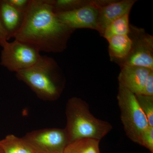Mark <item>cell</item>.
Segmentation results:
<instances>
[{
    "label": "cell",
    "instance_id": "6da1fadb",
    "mask_svg": "<svg viewBox=\"0 0 153 153\" xmlns=\"http://www.w3.org/2000/svg\"><path fill=\"white\" fill-rule=\"evenodd\" d=\"M74 31L60 21L51 0H30L22 26L14 38L40 52L60 53L66 49Z\"/></svg>",
    "mask_w": 153,
    "mask_h": 153
},
{
    "label": "cell",
    "instance_id": "7a4b0ae2",
    "mask_svg": "<svg viewBox=\"0 0 153 153\" xmlns=\"http://www.w3.org/2000/svg\"><path fill=\"white\" fill-rule=\"evenodd\" d=\"M66 129L69 143L89 138L100 141L112 129L111 125L94 116L87 102L76 97L70 98L66 105Z\"/></svg>",
    "mask_w": 153,
    "mask_h": 153
},
{
    "label": "cell",
    "instance_id": "3957f363",
    "mask_svg": "<svg viewBox=\"0 0 153 153\" xmlns=\"http://www.w3.org/2000/svg\"><path fill=\"white\" fill-rule=\"evenodd\" d=\"M16 76L43 100L52 101L60 96V68L52 57L41 55L35 65L17 72Z\"/></svg>",
    "mask_w": 153,
    "mask_h": 153
},
{
    "label": "cell",
    "instance_id": "277c9868",
    "mask_svg": "<svg viewBox=\"0 0 153 153\" xmlns=\"http://www.w3.org/2000/svg\"><path fill=\"white\" fill-rule=\"evenodd\" d=\"M117 99L121 120L127 136L133 142L140 145L143 134L149 125L135 95L119 84Z\"/></svg>",
    "mask_w": 153,
    "mask_h": 153
},
{
    "label": "cell",
    "instance_id": "5b68a950",
    "mask_svg": "<svg viewBox=\"0 0 153 153\" xmlns=\"http://www.w3.org/2000/svg\"><path fill=\"white\" fill-rule=\"evenodd\" d=\"M2 48L1 65L16 73L35 65L41 57L36 48L17 40L7 41Z\"/></svg>",
    "mask_w": 153,
    "mask_h": 153
},
{
    "label": "cell",
    "instance_id": "8992f818",
    "mask_svg": "<svg viewBox=\"0 0 153 153\" xmlns=\"http://www.w3.org/2000/svg\"><path fill=\"white\" fill-rule=\"evenodd\" d=\"M132 41L130 52L125 60L118 64L137 66L153 70V37L144 29L130 25L128 35Z\"/></svg>",
    "mask_w": 153,
    "mask_h": 153
},
{
    "label": "cell",
    "instance_id": "52a82bcc",
    "mask_svg": "<svg viewBox=\"0 0 153 153\" xmlns=\"http://www.w3.org/2000/svg\"><path fill=\"white\" fill-rule=\"evenodd\" d=\"M23 138L35 153H63L69 144L65 128H46L28 133Z\"/></svg>",
    "mask_w": 153,
    "mask_h": 153
},
{
    "label": "cell",
    "instance_id": "ba28073f",
    "mask_svg": "<svg viewBox=\"0 0 153 153\" xmlns=\"http://www.w3.org/2000/svg\"><path fill=\"white\" fill-rule=\"evenodd\" d=\"M111 1H92L90 4L79 8L56 14L60 21L72 30L87 28L97 31L99 9Z\"/></svg>",
    "mask_w": 153,
    "mask_h": 153
},
{
    "label": "cell",
    "instance_id": "9c48e42d",
    "mask_svg": "<svg viewBox=\"0 0 153 153\" xmlns=\"http://www.w3.org/2000/svg\"><path fill=\"white\" fill-rule=\"evenodd\" d=\"M136 1H111L99 9L97 21V31L102 36L105 28L121 17L129 14Z\"/></svg>",
    "mask_w": 153,
    "mask_h": 153
},
{
    "label": "cell",
    "instance_id": "30bf717a",
    "mask_svg": "<svg viewBox=\"0 0 153 153\" xmlns=\"http://www.w3.org/2000/svg\"><path fill=\"white\" fill-rule=\"evenodd\" d=\"M152 69L137 66H124L118 77L119 84L134 94H141Z\"/></svg>",
    "mask_w": 153,
    "mask_h": 153
},
{
    "label": "cell",
    "instance_id": "8fae6325",
    "mask_svg": "<svg viewBox=\"0 0 153 153\" xmlns=\"http://www.w3.org/2000/svg\"><path fill=\"white\" fill-rule=\"evenodd\" d=\"M25 12L17 10L7 0H0V19L6 30L8 41L14 38L24 21Z\"/></svg>",
    "mask_w": 153,
    "mask_h": 153
},
{
    "label": "cell",
    "instance_id": "7c38bea8",
    "mask_svg": "<svg viewBox=\"0 0 153 153\" xmlns=\"http://www.w3.org/2000/svg\"><path fill=\"white\" fill-rule=\"evenodd\" d=\"M108 52L111 61L119 64L128 56L132 41L128 35H117L107 39Z\"/></svg>",
    "mask_w": 153,
    "mask_h": 153
},
{
    "label": "cell",
    "instance_id": "4fadbf2b",
    "mask_svg": "<svg viewBox=\"0 0 153 153\" xmlns=\"http://www.w3.org/2000/svg\"><path fill=\"white\" fill-rule=\"evenodd\" d=\"M0 148L3 153H35L23 138L13 134L0 141Z\"/></svg>",
    "mask_w": 153,
    "mask_h": 153
},
{
    "label": "cell",
    "instance_id": "5bb4252c",
    "mask_svg": "<svg viewBox=\"0 0 153 153\" xmlns=\"http://www.w3.org/2000/svg\"><path fill=\"white\" fill-rule=\"evenodd\" d=\"M100 141L92 139H81L68 144L63 153H101Z\"/></svg>",
    "mask_w": 153,
    "mask_h": 153
},
{
    "label": "cell",
    "instance_id": "9a60e30c",
    "mask_svg": "<svg viewBox=\"0 0 153 153\" xmlns=\"http://www.w3.org/2000/svg\"><path fill=\"white\" fill-rule=\"evenodd\" d=\"M129 15L126 14L110 24L105 30L102 36L106 40L117 35H128L130 32Z\"/></svg>",
    "mask_w": 153,
    "mask_h": 153
},
{
    "label": "cell",
    "instance_id": "2e32d148",
    "mask_svg": "<svg viewBox=\"0 0 153 153\" xmlns=\"http://www.w3.org/2000/svg\"><path fill=\"white\" fill-rule=\"evenodd\" d=\"M55 13L68 12L90 4L92 1L85 0H51Z\"/></svg>",
    "mask_w": 153,
    "mask_h": 153
},
{
    "label": "cell",
    "instance_id": "e0dca14e",
    "mask_svg": "<svg viewBox=\"0 0 153 153\" xmlns=\"http://www.w3.org/2000/svg\"><path fill=\"white\" fill-rule=\"evenodd\" d=\"M139 105L147 120L149 126L153 127V96L135 94Z\"/></svg>",
    "mask_w": 153,
    "mask_h": 153
},
{
    "label": "cell",
    "instance_id": "ac0fdd59",
    "mask_svg": "<svg viewBox=\"0 0 153 153\" xmlns=\"http://www.w3.org/2000/svg\"><path fill=\"white\" fill-rule=\"evenodd\" d=\"M140 145L146 148L151 153H153V127L149 126L143 133Z\"/></svg>",
    "mask_w": 153,
    "mask_h": 153
},
{
    "label": "cell",
    "instance_id": "d6986e66",
    "mask_svg": "<svg viewBox=\"0 0 153 153\" xmlns=\"http://www.w3.org/2000/svg\"><path fill=\"white\" fill-rule=\"evenodd\" d=\"M140 94L153 96V70H152L148 75L144 87Z\"/></svg>",
    "mask_w": 153,
    "mask_h": 153
},
{
    "label": "cell",
    "instance_id": "ffe728a7",
    "mask_svg": "<svg viewBox=\"0 0 153 153\" xmlns=\"http://www.w3.org/2000/svg\"><path fill=\"white\" fill-rule=\"evenodd\" d=\"M8 2L17 10L25 12L27 8L30 0H7Z\"/></svg>",
    "mask_w": 153,
    "mask_h": 153
},
{
    "label": "cell",
    "instance_id": "44dd1931",
    "mask_svg": "<svg viewBox=\"0 0 153 153\" xmlns=\"http://www.w3.org/2000/svg\"><path fill=\"white\" fill-rule=\"evenodd\" d=\"M7 41V33L0 19V46L3 47Z\"/></svg>",
    "mask_w": 153,
    "mask_h": 153
},
{
    "label": "cell",
    "instance_id": "7402d4cb",
    "mask_svg": "<svg viewBox=\"0 0 153 153\" xmlns=\"http://www.w3.org/2000/svg\"><path fill=\"white\" fill-rule=\"evenodd\" d=\"M0 153H3L2 151V150L1 149V148H0Z\"/></svg>",
    "mask_w": 153,
    "mask_h": 153
}]
</instances>
